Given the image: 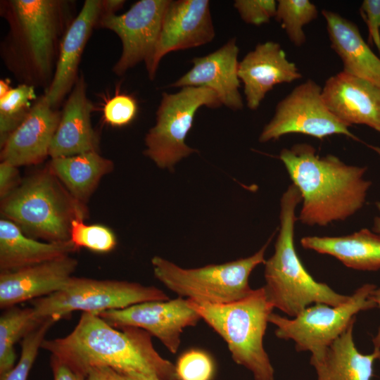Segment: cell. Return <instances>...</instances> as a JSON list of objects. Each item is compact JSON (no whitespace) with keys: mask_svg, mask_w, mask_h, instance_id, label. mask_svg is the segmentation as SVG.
<instances>
[{"mask_svg":"<svg viewBox=\"0 0 380 380\" xmlns=\"http://www.w3.org/2000/svg\"><path fill=\"white\" fill-rule=\"evenodd\" d=\"M215 35L209 1L170 0L153 55L146 66L149 79L155 78L165 55L208 44Z\"/></svg>","mask_w":380,"mask_h":380,"instance_id":"cell-14","label":"cell"},{"mask_svg":"<svg viewBox=\"0 0 380 380\" xmlns=\"http://www.w3.org/2000/svg\"><path fill=\"white\" fill-rule=\"evenodd\" d=\"M175 370L177 380H212L215 365L207 353L191 349L179 357Z\"/></svg>","mask_w":380,"mask_h":380,"instance_id":"cell-32","label":"cell"},{"mask_svg":"<svg viewBox=\"0 0 380 380\" xmlns=\"http://www.w3.org/2000/svg\"><path fill=\"white\" fill-rule=\"evenodd\" d=\"M322 96L341 122L364 125L380 133V86L342 70L326 80Z\"/></svg>","mask_w":380,"mask_h":380,"instance_id":"cell-15","label":"cell"},{"mask_svg":"<svg viewBox=\"0 0 380 380\" xmlns=\"http://www.w3.org/2000/svg\"><path fill=\"white\" fill-rule=\"evenodd\" d=\"M123 377L125 380H159L158 379L155 377L147 376L141 374L131 375Z\"/></svg>","mask_w":380,"mask_h":380,"instance_id":"cell-43","label":"cell"},{"mask_svg":"<svg viewBox=\"0 0 380 380\" xmlns=\"http://www.w3.org/2000/svg\"><path fill=\"white\" fill-rule=\"evenodd\" d=\"M379 361H380V350H379V353H378V359Z\"/></svg>","mask_w":380,"mask_h":380,"instance_id":"cell-44","label":"cell"},{"mask_svg":"<svg viewBox=\"0 0 380 380\" xmlns=\"http://www.w3.org/2000/svg\"><path fill=\"white\" fill-rule=\"evenodd\" d=\"M331 48L343 63V71L380 86V58L364 40L356 24L339 13L322 10Z\"/></svg>","mask_w":380,"mask_h":380,"instance_id":"cell-22","label":"cell"},{"mask_svg":"<svg viewBox=\"0 0 380 380\" xmlns=\"http://www.w3.org/2000/svg\"><path fill=\"white\" fill-rule=\"evenodd\" d=\"M138 112L136 99L128 94H117L110 98L103 109L105 122L113 127H123L132 122Z\"/></svg>","mask_w":380,"mask_h":380,"instance_id":"cell-33","label":"cell"},{"mask_svg":"<svg viewBox=\"0 0 380 380\" xmlns=\"http://www.w3.org/2000/svg\"><path fill=\"white\" fill-rule=\"evenodd\" d=\"M75 4L69 0L0 1V14L8 25L1 57L20 84L49 87L62 40L76 17Z\"/></svg>","mask_w":380,"mask_h":380,"instance_id":"cell-2","label":"cell"},{"mask_svg":"<svg viewBox=\"0 0 380 380\" xmlns=\"http://www.w3.org/2000/svg\"><path fill=\"white\" fill-rule=\"evenodd\" d=\"M238 75L243 84L246 105L251 110L258 108L275 85L302 77L281 45L272 41L259 43L249 51L239 63Z\"/></svg>","mask_w":380,"mask_h":380,"instance_id":"cell-16","label":"cell"},{"mask_svg":"<svg viewBox=\"0 0 380 380\" xmlns=\"http://www.w3.org/2000/svg\"><path fill=\"white\" fill-rule=\"evenodd\" d=\"M355 322L338 336L319 358L310 360L317 380H372L379 350L360 353L355 346L353 331Z\"/></svg>","mask_w":380,"mask_h":380,"instance_id":"cell-24","label":"cell"},{"mask_svg":"<svg viewBox=\"0 0 380 380\" xmlns=\"http://www.w3.org/2000/svg\"><path fill=\"white\" fill-rule=\"evenodd\" d=\"M168 300L163 291L153 286L72 276L61 290L31 303L37 318L53 317L58 321L74 311L98 315L144 302Z\"/></svg>","mask_w":380,"mask_h":380,"instance_id":"cell-8","label":"cell"},{"mask_svg":"<svg viewBox=\"0 0 380 380\" xmlns=\"http://www.w3.org/2000/svg\"><path fill=\"white\" fill-rule=\"evenodd\" d=\"M376 206L380 212V201L376 203ZM372 231L380 235V215L374 217Z\"/></svg>","mask_w":380,"mask_h":380,"instance_id":"cell-42","label":"cell"},{"mask_svg":"<svg viewBox=\"0 0 380 380\" xmlns=\"http://www.w3.org/2000/svg\"><path fill=\"white\" fill-rule=\"evenodd\" d=\"M117 329L98 315L82 312L68 335L45 339L42 348L85 378L94 367H108L122 376L177 380L175 365L156 350L148 332L134 327Z\"/></svg>","mask_w":380,"mask_h":380,"instance_id":"cell-1","label":"cell"},{"mask_svg":"<svg viewBox=\"0 0 380 380\" xmlns=\"http://www.w3.org/2000/svg\"><path fill=\"white\" fill-rule=\"evenodd\" d=\"M234 6L246 23L260 26L275 17L277 2L274 0H236Z\"/></svg>","mask_w":380,"mask_h":380,"instance_id":"cell-34","label":"cell"},{"mask_svg":"<svg viewBox=\"0 0 380 380\" xmlns=\"http://www.w3.org/2000/svg\"><path fill=\"white\" fill-rule=\"evenodd\" d=\"M104 13L103 0H86L65 32L53 80L44 94L51 107L58 106L72 89L84 47Z\"/></svg>","mask_w":380,"mask_h":380,"instance_id":"cell-20","label":"cell"},{"mask_svg":"<svg viewBox=\"0 0 380 380\" xmlns=\"http://www.w3.org/2000/svg\"><path fill=\"white\" fill-rule=\"evenodd\" d=\"M170 0H140L121 15L103 13L97 26L114 32L122 43V52L113 71L124 75L139 63L147 66L153 55L163 17Z\"/></svg>","mask_w":380,"mask_h":380,"instance_id":"cell-12","label":"cell"},{"mask_svg":"<svg viewBox=\"0 0 380 380\" xmlns=\"http://www.w3.org/2000/svg\"><path fill=\"white\" fill-rule=\"evenodd\" d=\"M61 114L44 95L37 98L26 118L1 146V161L15 167L42 163L49 156Z\"/></svg>","mask_w":380,"mask_h":380,"instance_id":"cell-18","label":"cell"},{"mask_svg":"<svg viewBox=\"0 0 380 380\" xmlns=\"http://www.w3.org/2000/svg\"><path fill=\"white\" fill-rule=\"evenodd\" d=\"M98 315L118 329L134 327L146 331L174 354L179 350L184 329L196 326L201 319L189 305L188 300L182 297L144 302L122 309L104 311Z\"/></svg>","mask_w":380,"mask_h":380,"instance_id":"cell-13","label":"cell"},{"mask_svg":"<svg viewBox=\"0 0 380 380\" xmlns=\"http://www.w3.org/2000/svg\"><path fill=\"white\" fill-rule=\"evenodd\" d=\"M1 213L29 237L65 242L70 241L72 221L84 220L88 210L46 167L2 199Z\"/></svg>","mask_w":380,"mask_h":380,"instance_id":"cell-5","label":"cell"},{"mask_svg":"<svg viewBox=\"0 0 380 380\" xmlns=\"http://www.w3.org/2000/svg\"><path fill=\"white\" fill-rule=\"evenodd\" d=\"M78 248L70 241L42 242L25 235L20 228L2 217L0 220V270L13 271L63 256Z\"/></svg>","mask_w":380,"mask_h":380,"instance_id":"cell-23","label":"cell"},{"mask_svg":"<svg viewBox=\"0 0 380 380\" xmlns=\"http://www.w3.org/2000/svg\"><path fill=\"white\" fill-rule=\"evenodd\" d=\"M58 320L53 317L45 319L39 326L30 331L22 340L21 354L16 365L0 380H27L39 348L49 329Z\"/></svg>","mask_w":380,"mask_h":380,"instance_id":"cell-30","label":"cell"},{"mask_svg":"<svg viewBox=\"0 0 380 380\" xmlns=\"http://www.w3.org/2000/svg\"><path fill=\"white\" fill-rule=\"evenodd\" d=\"M78 262L70 255L13 271L1 272L0 308L3 310L55 293L66 284Z\"/></svg>","mask_w":380,"mask_h":380,"instance_id":"cell-19","label":"cell"},{"mask_svg":"<svg viewBox=\"0 0 380 380\" xmlns=\"http://www.w3.org/2000/svg\"><path fill=\"white\" fill-rule=\"evenodd\" d=\"M47 167L77 200L86 204L101 179L113 170L114 165L98 151H90L51 158Z\"/></svg>","mask_w":380,"mask_h":380,"instance_id":"cell-26","label":"cell"},{"mask_svg":"<svg viewBox=\"0 0 380 380\" xmlns=\"http://www.w3.org/2000/svg\"><path fill=\"white\" fill-rule=\"evenodd\" d=\"M94 109L87 97L84 78L80 75L61 111L49 148L51 158L98 151L99 138L91 122Z\"/></svg>","mask_w":380,"mask_h":380,"instance_id":"cell-21","label":"cell"},{"mask_svg":"<svg viewBox=\"0 0 380 380\" xmlns=\"http://www.w3.org/2000/svg\"><path fill=\"white\" fill-rule=\"evenodd\" d=\"M19 172L18 167L7 162L0 163V197L1 200L8 196L18 186Z\"/></svg>","mask_w":380,"mask_h":380,"instance_id":"cell-36","label":"cell"},{"mask_svg":"<svg viewBox=\"0 0 380 380\" xmlns=\"http://www.w3.org/2000/svg\"><path fill=\"white\" fill-rule=\"evenodd\" d=\"M318 16L317 6L309 0H279L275 20L297 47L306 42L303 27Z\"/></svg>","mask_w":380,"mask_h":380,"instance_id":"cell-29","label":"cell"},{"mask_svg":"<svg viewBox=\"0 0 380 380\" xmlns=\"http://www.w3.org/2000/svg\"><path fill=\"white\" fill-rule=\"evenodd\" d=\"M279 158L300 193L302 224L326 226L363 207L372 185L364 179L367 167L347 165L334 155L319 156L307 143L283 148Z\"/></svg>","mask_w":380,"mask_h":380,"instance_id":"cell-3","label":"cell"},{"mask_svg":"<svg viewBox=\"0 0 380 380\" xmlns=\"http://www.w3.org/2000/svg\"><path fill=\"white\" fill-rule=\"evenodd\" d=\"M222 105L217 94L203 87H184L173 94L163 92L156 124L145 137L144 154L158 167L172 171L177 163L197 152L185 139L198 110Z\"/></svg>","mask_w":380,"mask_h":380,"instance_id":"cell-9","label":"cell"},{"mask_svg":"<svg viewBox=\"0 0 380 380\" xmlns=\"http://www.w3.org/2000/svg\"><path fill=\"white\" fill-rule=\"evenodd\" d=\"M44 319L37 318L32 307L4 310L0 317V377L15 366V344Z\"/></svg>","mask_w":380,"mask_h":380,"instance_id":"cell-27","label":"cell"},{"mask_svg":"<svg viewBox=\"0 0 380 380\" xmlns=\"http://www.w3.org/2000/svg\"><path fill=\"white\" fill-rule=\"evenodd\" d=\"M322 87L308 79L296 86L275 108L270 122L263 127L259 141L277 140L288 134H303L319 139L333 134L357 138L325 105Z\"/></svg>","mask_w":380,"mask_h":380,"instance_id":"cell-11","label":"cell"},{"mask_svg":"<svg viewBox=\"0 0 380 380\" xmlns=\"http://www.w3.org/2000/svg\"><path fill=\"white\" fill-rule=\"evenodd\" d=\"M370 298L376 305V308L380 309V288L376 287L374 289L371 293ZM372 343L374 349L380 350V327L378 329L376 335L372 338Z\"/></svg>","mask_w":380,"mask_h":380,"instance_id":"cell-39","label":"cell"},{"mask_svg":"<svg viewBox=\"0 0 380 380\" xmlns=\"http://www.w3.org/2000/svg\"><path fill=\"white\" fill-rule=\"evenodd\" d=\"M125 3L124 0H103L105 13H115Z\"/></svg>","mask_w":380,"mask_h":380,"instance_id":"cell-40","label":"cell"},{"mask_svg":"<svg viewBox=\"0 0 380 380\" xmlns=\"http://www.w3.org/2000/svg\"><path fill=\"white\" fill-rule=\"evenodd\" d=\"M51 367L53 380H86V378L73 371L58 359L51 356Z\"/></svg>","mask_w":380,"mask_h":380,"instance_id":"cell-37","label":"cell"},{"mask_svg":"<svg viewBox=\"0 0 380 380\" xmlns=\"http://www.w3.org/2000/svg\"><path fill=\"white\" fill-rule=\"evenodd\" d=\"M239 51L236 38H232L216 51L194 58L191 68L169 87H206L217 94L222 105L232 110H241L243 103L239 90Z\"/></svg>","mask_w":380,"mask_h":380,"instance_id":"cell-17","label":"cell"},{"mask_svg":"<svg viewBox=\"0 0 380 380\" xmlns=\"http://www.w3.org/2000/svg\"><path fill=\"white\" fill-rule=\"evenodd\" d=\"M187 300L201 319L224 339L234 362L249 370L254 380H274V369L263 346L274 308L263 286L227 304Z\"/></svg>","mask_w":380,"mask_h":380,"instance_id":"cell-6","label":"cell"},{"mask_svg":"<svg viewBox=\"0 0 380 380\" xmlns=\"http://www.w3.org/2000/svg\"><path fill=\"white\" fill-rule=\"evenodd\" d=\"M84 219L74 220L70 231V241L79 249L85 248L96 253L111 251L117 244L111 229L101 224H87Z\"/></svg>","mask_w":380,"mask_h":380,"instance_id":"cell-31","label":"cell"},{"mask_svg":"<svg viewBox=\"0 0 380 380\" xmlns=\"http://www.w3.org/2000/svg\"><path fill=\"white\" fill-rule=\"evenodd\" d=\"M13 87L10 85L8 80H0V98L7 94Z\"/></svg>","mask_w":380,"mask_h":380,"instance_id":"cell-41","label":"cell"},{"mask_svg":"<svg viewBox=\"0 0 380 380\" xmlns=\"http://www.w3.org/2000/svg\"><path fill=\"white\" fill-rule=\"evenodd\" d=\"M300 243L304 248L331 255L351 269H380V235L368 229L343 236H305Z\"/></svg>","mask_w":380,"mask_h":380,"instance_id":"cell-25","label":"cell"},{"mask_svg":"<svg viewBox=\"0 0 380 380\" xmlns=\"http://www.w3.org/2000/svg\"><path fill=\"white\" fill-rule=\"evenodd\" d=\"M35 87L20 84L0 98V145L5 143L12 132L29 114L37 97Z\"/></svg>","mask_w":380,"mask_h":380,"instance_id":"cell-28","label":"cell"},{"mask_svg":"<svg viewBox=\"0 0 380 380\" xmlns=\"http://www.w3.org/2000/svg\"><path fill=\"white\" fill-rule=\"evenodd\" d=\"M86 380H125L113 369L108 367H96L91 369L86 375Z\"/></svg>","mask_w":380,"mask_h":380,"instance_id":"cell-38","label":"cell"},{"mask_svg":"<svg viewBox=\"0 0 380 380\" xmlns=\"http://www.w3.org/2000/svg\"><path fill=\"white\" fill-rule=\"evenodd\" d=\"M272 237L251 256L198 268H182L154 256L151 259L153 274L179 297L212 305L230 303L253 291L248 283L250 274L258 265L265 262V251Z\"/></svg>","mask_w":380,"mask_h":380,"instance_id":"cell-7","label":"cell"},{"mask_svg":"<svg viewBox=\"0 0 380 380\" xmlns=\"http://www.w3.org/2000/svg\"><path fill=\"white\" fill-rule=\"evenodd\" d=\"M360 13L367 26L369 42L374 44L380 53V0H364Z\"/></svg>","mask_w":380,"mask_h":380,"instance_id":"cell-35","label":"cell"},{"mask_svg":"<svg viewBox=\"0 0 380 380\" xmlns=\"http://www.w3.org/2000/svg\"><path fill=\"white\" fill-rule=\"evenodd\" d=\"M376 286L365 284L338 306L316 303L292 319L271 313L269 322L277 327L279 338L292 340L297 351H310L312 359L320 357L329 346L355 322L356 315L376 308L370 295Z\"/></svg>","mask_w":380,"mask_h":380,"instance_id":"cell-10","label":"cell"},{"mask_svg":"<svg viewBox=\"0 0 380 380\" xmlns=\"http://www.w3.org/2000/svg\"><path fill=\"white\" fill-rule=\"evenodd\" d=\"M302 198L291 184L280 201L279 229L273 255L265 260L263 286L267 300L289 317H294L312 303L338 306L350 296L334 291L317 281L301 262L294 245V227L298 218L296 208Z\"/></svg>","mask_w":380,"mask_h":380,"instance_id":"cell-4","label":"cell"}]
</instances>
